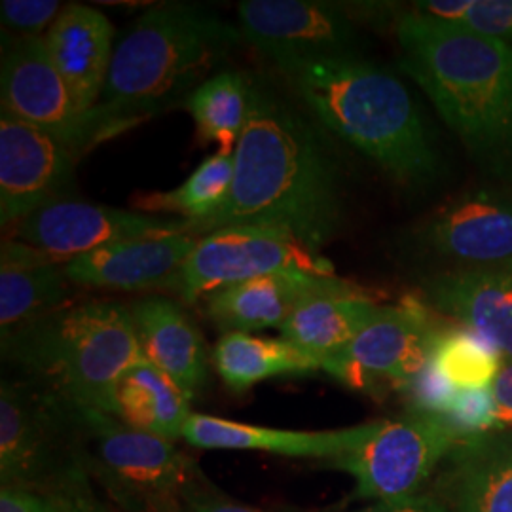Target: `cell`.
<instances>
[{
    "instance_id": "f546056e",
    "label": "cell",
    "mask_w": 512,
    "mask_h": 512,
    "mask_svg": "<svg viewBox=\"0 0 512 512\" xmlns=\"http://www.w3.org/2000/svg\"><path fill=\"white\" fill-rule=\"evenodd\" d=\"M410 10L425 18L461 25L512 48V0H421Z\"/></svg>"
},
{
    "instance_id": "277c9868",
    "label": "cell",
    "mask_w": 512,
    "mask_h": 512,
    "mask_svg": "<svg viewBox=\"0 0 512 512\" xmlns=\"http://www.w3.org/2000/svg\"><path fill=\"white\" fill-rule=\"evenodd\" d=\"M241 29L190 4L147 10L114 48L95 114L110 133L192 93L241 44Z\"/></svg>"
},
{
    "instance_id": "6da1fadb",
    "label": "cell",
    "mask_w": 512,
    "mask_h": 512,
    "mask_svg": "<svg viewBox=\"0 0 512 512\" xmlns=\"http://www.w3.org/2000/svg\"><path fill=\"white\" fill-rule=\"evenodd\" d=\"M249 93L232 194L190 234L203 238L226 226H272L321 253L344 222L342 173L327 137L272 80L249 78Z\"/></svg>"
},
{
    "instance_id": "cb8c5ba5",
    "label": "cell",
    "mask_w": 512,
    "mask_h": 512,
    "mask_svg": "<svg viewBox=\"0 0 512 512\" xmlns=\"http://www.w3.org/2000/svg\"><path fill=\"white\" fill-rule=\"evenodd\" d=\"M456 512H512V429L459 440Z\"/></svg>"
},
{
    "instance_id": "5b68a950",
    "label": "cell",
    "mask_w": 512,
    "mask_h": 512,
    "mask_svg": "<svg viewBox=\"0 0 512 512\" xmlns=\"http://www.w3.org/2000/svg\"><path fill=\"white\" fill-rule=\"evenodd\" d=\"M2 349L33 384L107 414L122 376L145 361L131 311L112 300L63 306L4 338Z\"/></svg>"
},
{
    "instance_id": "ba28073f",
    "label": "cell",
    "mask_w": 512,
    "mask_h": 512,
    "mask_svg": "<svg viewBox=\"0 0 512 512\" xmlns=\"http://www.w3.org/2000/svg\"><path fill=\"white\" fill-rule=\"evenodd\" d=\"M463 439L439 414L414 412L378 421L374 433L348 454L332 459L357 482V495L393 501L418 494L423 482Z\"/></svg>"
},
{
    "instance_id": "8d00e7d4",
    "label": "cell",
    "mask_w": 512,
    "mask_h": 512,
    "mask_svg": "<svg viewBox=\"0 0 512 512\" xmlns=\"http://www.w3.org/2000/svg\"><path fill=\"white\" fill-rule=\"evenodd\" d=\"M54 495L59 497L61 512H112L101 507V503L93 497L90 478H84Z\"/></svg>"
},
{
    "instance_id": "ffe728a7",
    "label": "cell",
    "mask_w": 512,
    "mask_h": 512,
    "mask_svg": "<svg viewBox=\"0 0 512 512\" xmlns=\"http://www.w3.org/2000/svg\"><path fill=\"white\" fill-rule=\"evenodd\" d=\"M378 421L338 431H293L190 414L183 439L205 450H256L289 458L336 459L363 444Z\"/></svg>"
},
{
    "instance_id": "d590c367",
    "label": "cell",
    "mask_w": 512,
    "mask_h": 512,
    "mask_svg": "<svg viewBox=\"0 0 512 512\" xmlns=\"http://www.w3.org/2000/svg\"><path fill=\"white\" fill-rule=\"evenodd\" d=\"M359 512H454L433 495H412L393 501H378L376 505Z\"/></svg>"
},
{
    "instance_id": "74e56055",
    "label": "cell",
    "mask_w": 512,
    "mask_h": 512,
    "mask_svg": "<svg viewBox=\"0 0 512 512\" xmlns=\"http://www.w3.org/2000/svg\"><path fill=\"white\" fill-rule=\"evenodd\" d=\"M492 393L497 406V427L512 429V361H503Z\"/></svg>"
},
{
    "instance_id": "f1b7e54d",
    "label": "cell",
    "mask_w": 512,
    "mask_h": 512,
    "mask_svg": "<svg viewBox=\"0 0 512 512\" xmlns=\"http://www.w3.org/2000/svg\"><path fill=\"white\" fill-rule=\"evenodd\" d=\"M431 359L458 391L492 387L503 366V355L465 327L439 330Z\"/></svg>"
},
{
    "instance_id": "d6a6232c",
    "label": "cell",
    "mask_w": 512,
    "mask_h": 512,
    "mask_svg": "<svg viewBox=\"0 0 512 512\" xmlns=\"http://www.w3.org/2000/svg\"><path fill=\"white\" fill-rule=\"evenodd\" d=\"M406 391L412 395V403L418 412L439 416H444L450 410L458 393V389L440 374L433 359H429V363L421 368L420 374L412 380Z\"/></svg>"
},
{
    "instance_id": "83f0119b",
    "label": "cell",
    "mask_w": 512,
    "mask_h": 512,
    "mask_svg": "<svg viewBox=\"0 0 512 512\" xmlns=\"http://www.w3.org/2000/svg\"><path fill=\"white\" fill-rule=\"evenodd\" d=\"M188 107L203 143L236 152L251 109L249 78L236 71L215 74L190 93Z\"/></svg>"
},
{
    "instance_id": "9c48e42d",
    "label": "cell",
    "mask_w": 512,
    "mask_h": 512,
    "mask_svg": "<svg viewBox=\"0 0 512 512\" xmlns=\"http://www.w3.org/2000/svg\"><path fill=\"white\" fill-rule=\"evenodd\" d=\"M279 272L334 275V268L325 256L285 230L255 224L226 226L200 238L173 291L190 304L226 287Z\"/></svg>"
},
{
    "instance_id": "836d02e7",
    "label": "cell",
    "mask_w": 512,
    "mask_h": 512,
    "mask_svg": "<svg viewBox=\"0 0 512 512\" xmlns=\"http://www.w3.org/2000/svg\"><path fill=\"white\" fill-rule=\"evenodd\" d=\"M0 512H61V503L54 494L2 486Z\"/></svg>"
},
{
    "instance_id": "484cf974",
    "label": "cell",
    "mask_w": 512,
    "mask_h": 512,
    "mask_svg": "<svg viewBox=\"0 0 512 512\" xmlns=\"http://www.w3.org/2000/svg\"><path fill=\"white\" fill-rule=\"evenodd\" d=\"M213 363L224 384L238 393L277 376L321 370L317 359L283 338H258L249 332H226L215 346Z\"/></svg>"
},
{
    "instance_id": "8fae6325",
    "label": "cell",
    "mask_w": 512,
    "mask_h": 512,
    "mask_svg": "<svg viewBox=\"0 0 512 512\" xmlns=\"http://www.w3.org/2000/svg\"><path fill=\"white\" fill-rule=\"evenodd\" d=\"M239 29L277 69L319 59L361 55L357 23L344 2L325 0H245Z\"/></svg>"
},
{
    "instance_id": "9a60e30c",
    "label": "cell",
    "mask_w": 512,
    "mask_h": 512,
    "mask_svg": "<svg viewBox=\"0 0 512 512\" xmlns=\"http://www.w3.org/2000/svg\"><path fill=\"white\" fill-rule=\"evenodd\" d=\"M78 154L54 135L10 114L0 116V220L14 226L57 202L71 184Z\"/></svg>"
},
{
    "instance_id": "ac0fdd59",
    "label": "cell",
    "mask_w": 512,
    "mask_h": 512,
    "mask_svg": "<svg viewBox=\"0 0 512 512\" xmlns=\"http://www.w3.org/2000/svg\"><path fill=\"white\" fill-rule=\"evenodd\" d=\"M44 40L78 109L90 114L101 101L116 48L109 18L92 6L67 4Z\"/></svg>"
},
{
    "instance_id": "44dd1931",
    "label": "cell",
    "mask_w": 512,
    "mask_h": 512,
    "mask_svg": "<svg viewBox=\"0 0 512 512\" xmlns=\"http://www.w3.org/2000/svg\"><path fill=\"white\" fill-rule=\"evenodd\" d=\"M67 262L16 239L2 241L0 332L2 340L67 306L71 281Z\"/></svg>"
},
{
    "instance_id": "3957f363",
    "label": "cell",
    "mask_w": 512,
    "mask_h": 512,
    "mask_svg": "<svg viewBox=\"0 0 512 512\" xmlns=\"http://www.w3.org/2000/svg\"><path fill=\"white\" fill-rule=\"evenodd\" d=\"M279 73L323 128L397 183L421 188L439 177L437 148L412 93L395 74L363 55L308 59Z\"/></svg>"
},
{
    "instance_id": "d4e9b609",
    "label": "cell",
    "mask_w": 512,
    "mask_h": 512,
    "mask_svg": "<svg viewBox=\"0 0 512 512\" xmlns=\"http://www.w3.org/2000/svg\"><path fill=\"white\" fill-rule=\"evenodd\" d=\"M190 414L183 389L148 361L131 366L114 389L112 416L154 437H183Z\"/></svg>"
},
{
    "instance_id": "7a4b0ae2",
    "label": "cell",
    "mask_w": 512,
    "mask_h": 512,
    "mask_svg": "<svg viewBox=\"0 0 512 512\" xmlns=\"http://www.w3.org/2000/svg\"><path fill=\"white\" fill-rule=\"evenodd\" d=\"M401 69L484 171L512 183V48L406 8L395 21Z\"/></svg>"
},
{
    "instance_id": "603a6c76",
    "label": "cell",
    "mask_w": 512,
    "mask_h": 512,
    "mask_svg": "<svg viewBox=\"0 0 512 512\" xmlns=\"http://www.w3.org/2000/svg\"><path fill=\"white\" fill-rule=\"evenodd\" d=\"M380 304L357 291L315 296L279 329L281 338L323 363L348 348L380 311Z\"/></svg>"
},
{
    "instance_id": "1f68e13d",
    "label": "cell",
    "mask_w": 512,
    "mask_h": 512,
    "mask_svg": "<svg viewBox=\"0 0 512 512\" xmlns=\"http://www.w3.org/2000/svg\"><path fill=\"white\" fill-rule=\"evenodd\" d=\"M63 6L55 0H2V27L16 37H44L42 33L54 25Z\"/></svg>"
},
{
    "instance_id": "4fadbf2b",
    "label": "cell",
    "mask_w": 512,
    "mask_h": 512,
    "mask_svg": "<svg viewBox=\"0 0 512 512\" xmlns=\"http://www.w3.org/2000/svg\"><path fill=\"white\" fill-rule=\"evenodd\" d=\"M188 232L186 220H169L73 200H57L12 226L8 238L71 262L110 243Z\"/></svg>"
},
{
    "instance_id": "30bf717a",
    "label": "cell",
    "mask_w": 512,
    "mask_h": 512,
    "mask_svg": "<svg viewBox=\"0 0 512 512\" xmlns=\"http://www.w3.org/2000/svg\"><path fill=\"white\" fill-rule=\"evenodd\" d=\"M0 97L4 114L54 135L76 154L101 135H112L95 112L78 109L44 37L4 40Z\"/></svg>"
},
{
    "instance_id": "5bb4252c",
    "label": "cell",
    "mask_w": 512,
    "mask_h": 512,
    "mask_svg": "<svg viewBox=\"0 0 512 512\" xmlns=\"http://www.w3.org/2000/svg\"><path fill=\"white\" fill-rule=\"evenodd\" d=\"M421 249L456 270L512 264V190L476 188L444 203L418 232Z\"/></svg>"
},
{
    "instance_id": "7c38bea8",
    "label": "cell",
    "mask_w": 512,
    "mask_h": 512,
    "mask_svg": "<svg viewBox=\"0 0 512 512\" xmlns=\"http://www.w3.org/2000/svg\"><path fill=\"white\" fill-rule=\"evenodd\" d=\"M437 334L418 306H382L348 348L327 359L321 370L355 389L382 384L408 389L429 363Z\"/></svg>"
},
{
    "instance_id": "2e32d148",
    "label": "cell",
    "mask_w": 512,
    "mask_h": 512,
    "mask_svg": "<svg viewBox=\"0 0 512 512\" xmlns=\"http://www.w3.org/2000/svg\"><path fill=\"white\" fill-rule=\"evenodd\" d=\"M198 241L190 232L126 239L74 258L65 266V274L74 285L92 289H175Z\"/></svg>"
},
{
    "instance_id": "4dcf8cb0",
    "label": "cell",
    "mask_w": 512,
    "mask_h": 512,
    "mask_svg": "<svg viewBox=\"0 0 512 512\" xmlns=\"http://www.w3.org/2000/svg\"><path fill=\"white\" fill-rule=\"evenodd\" d=\"M444 418L458 429L463 439L492 431L497 427V406L492 387L461 389Z\"/></svg>"
},
{
    "instance_id": "8992f818",
    "label": "cell",
    "mask_w": 512,
    "mask_h": 512,
    "mask_svg": "<svg viewBox=\"0 0 512 512\" xmlns=\"http://www.w3.org/2000/svg\"><path fill=\"white\" fill-rule=\"evenodd\" d=\"M67 406L82 469L122 512H183L186 497L202 482L173 440L137 431L97 408Z\"/></svg>"
},
{
    "instance_id": "7402d4cb",
    "label": "cell",
    "mask_w": 512,
    "mask_h": 512,
    "mask_svg": "<svg viewBox=\"0 0 512 512\" xmlns=\"http://www.w3.org/2000/svg\"><path fill=\"white\" fill-rule=\"evenodd\" d=\"M131 317L145 361L160 368L192 401L207 380V348L202 332L169 298L135 302Z\"/></svg>"
},
{
    "instance_id": "d6986e66",
    "label": "cell",
    "mask_w": 512,
    "mask_h": 512,
    "mask_svg": "<svg viewBox=\"0 0 512 512\" xmlns=\"http://www.w3.org/2000/svg\"><path fill=\"white\" fill-rule=\"evenodd\" d=\"M425 298L512 361V264L435 275Z\"/></svg>"
},
{
    "instance_id": "4316f807",
    "label": "cell",
    "mask_w": 512,
    "mask_h": 512,
    "mask_svg": "<svg viewBox=\"0 0 512 512\" xmlns=\"http://www.w3.org/2000/svg\"><path fill=\"white\" fill-rule=\"evenodd\" d=\"M236 173V152H222L207 156L192 175L177 188L164 192L139 194L133 205L145 213H173L188 222V232L203 222L213 219L226 205Z\"/></svg>"
},
{
    "instance_id": "e0dca14e",
    "label": "cell",
    "mask_w": 512,
    "mask_h": 512,
    "mask_svg": "<svg viewBox=\"0 0 512 512\" xmlns=\"http://www.w3.org/2000/svg\"><path fill=\"white\" fill-rule=\"evenodd\" d=\"M357 287L336 275L279 272L226 287L205 298V313L217 329L256 332L281 329L304 302L315 296L351 293Z\"/></svg>"
},
{
    "instance_id": "52a82bcc",
    "label": "cell",
    "mask_w": 512,
    "mask_h": 512,
    "mask_svg": "<svg viewBox=\"0 0 512 512\" xmlns=\"http://www.w3.org/2000/svg\"><path fill=\"white\" fill-rule=\"evenodd\" d=\"M90 478L76 454L71 412L65 401L33 382L0 387L2 486L57 494Z\"/></svg>"
},
{
    "instance_id": "e575fe53",
    "label": "cell",
    "mask_w": 512,
    "mask_h": 512,
    "mask_svg": "<svg viewBox=\"0 0 512 512\" xmlns=\"http://www.w3.org/2000/svg\"><path fill=\"white\" fill-rule=\"evenodd\" d=\"M183 512H264L241 505L238 501L228 499L226 495L209 492L200 484L184 501Z\"/></svg>"
}]
</instances>
